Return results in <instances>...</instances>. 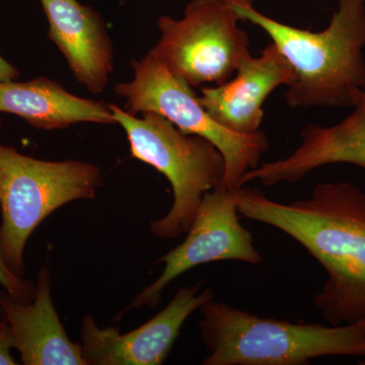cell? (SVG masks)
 <instances>
[{"label":"cell","mask_w":365,"mask_h":365,"mask_svg":"<svg viewBox=\"0 0 365 365\" xmlns=\"http://www.w3.org/2000/svg\"><path fill=\"white\" fill-rule=\"evenodd\" d=\"M235 192L220 185L203 196L186 239L158 259L162 274L134 297L128 309L157 307L165 287L199 265L227 260L260 265L263 257L253 235L240 222Z\"/></svg>","instance_id":"obj_8"},{"label":"cell","mask_w":365,"mask_h":365,"mask_svg":"<svg viewBox=\"0 0 365 365\" xmlns=\"http://www.w3.org/2000/svg\"><path fill=\"white\" fill-rule=\"evenodd\" d=\"M0 113L16 115L44 130L91 122L117 124L109 105L72 95L52 79L0 83Z\"/></svg>","instance_id":"obj_14"},{"label":"cell","mask_w":365,"mask_h":365,"mask_svg":"<svg viewBox=\"0 0 365 365\" xmlns=\"http://www.w3.org/2000/svg\"><path fill=\"white\" fill-rule=\"evenodd\" d=\"M240 215L302 245L328 278L314 297L334 326L365 319V192L349 182L316 185L309 198L280 203L258 188L235 190Z\"/></svg>","instance_id":"obj_1"},{"label":"cell","mask_w":365,"mask_h":365,"mask_svg":"<svg viewBox=\"0 0 365 365\" xmlns=\"http://www.w3.org/2000/svg\"><path fill=\"white\" fill-rule=\"evenodd\" d=\"M117 124L126 132L131 157L167 178L174 201L167 215L150 222L151 235L174 240L188 232L207 192L222 185L225 163L207 139L182 133L167 118L153 112L141 117L109 105Z\"/></svg>","instance_id":"obj_4"},{"label":"cell","mask_w":365,"mask_h":365,"mask_svg":"<svg viewBox=\"0 0 365 365\" xmlns=\"http://www.w3.org/2000/svg\"><path fill=\"white\" fill-rule=\"evenodd\" d=\"M232 4L191 0L180 20L160 16V39L150 52L192 88L222 85L251 54L248 34L240 28Z\"/></svg>","instance_id":"obj_7"},{"label":"cell","mask_w":365,"mask_h":365,"mask_svg":"<svg viewBox=\"0 0 365 365\" xmlns=\"http://www.w3.org/2000/svg\"><path fill=\"white\" fill-rule=\"evenodd\" d=\"M20 76V72L14 66L0 56V83L16 81Z\"/></svg>","instance_id":"obj_17"},{"label":"cell","mask_w":365,"mask_h":365,"mask_svg":"<svg viewBox=\"0 0 365 365\" xmlns=\"http://www.w3.org/2000/svg\"><path fill=\"white\" fill-rule=\"evenodd\" d=\"M0 285L9 294L23 302H32L35 297L36 285L25 277L16 275L0 256Z\"/></svg>","instance_id":"obj_15"},{"label":"cell","mask_w":365,"mask_h":365,"mask_svg":"<svg viewBox=\"0 0 365 365\" xmlns=\"http://www.w3.org/2000/svg\"><path fill=\"white\" fill-rule=\"evenodd\" d=\"M0 314L6 322L11 344L25 365H86L81 344L69 339L55 309L47 267L38 274L32 302L0 292Z\"/></svg>","instance_id":"obj_12"},{"label":"cell","mask_w":365,"mask_h":365,"mask_svg":"<svg viewBox=\"0 0 365 365\" xmlns=\"http://www.w3.org/2000/svg\"><path fill=\"white\" fill-rule=\"evenodd\" d=\"M11 333L4 319H0V365L18 364L13 356Z\"/></svg>","instance_id":"obj_16"},{"label":"cell","mask_w":365,"mask_h":365,"mask_svg":"<svg viewBox=\"0 0 365 365\" xmlns=\"http://www.w3.org/2000/svg\"><path fill=\"white\" fill-rule=\"evenodd\" d=\"M0 127H1V120H0Z\"/></svg>","instance_id":"obj_18"},{"label":"cell","mask_w":365,"mask_h":365,"mask_svg":"<svg viewBox=\"0 0 365 365\" xmlns=\"http://www.w3.org/2000/svg\"><path fill=\"white\" fill-rule=\"evenodd\" d=\"M40 1L49 24L48 39L66 57L74 78L91 93H103L114 71V53L101 14L78 0Z\"/></svg>","instance_id":"obj_13"},{"label":"cell","mask_w":365,"mask_h":365,"mask_svg":"<svg viewBox=\"0 0 365 365\" xmlns=\"http://www.w3.org/2000/svg\"><path fill=\"white\" fill-rule=\"evenodd\" d=\"M351 98L352 112L345 119L332 126L307 125L300 132L299 145L289 155L260 163L242 176V185L295 184L319 168L338 163L365 170V91H355Z\"/></svg>","instance_id":"obj_10"},{"label":"cell","mask_w":365,"mask_h":365,"mask_svg":"<svg viewBox=\"0 0 365 365\" xmlns=\"http://www.w3.org/2000/svg\"><path fill=\"white\" fill-rule=\"evenodd\" d=\"M215 297L212 288L184 287L157 316L129 333L100 328L91 316L81 323V348L86 365H160L165 361L182 325Z\"/></svg>","instance_id":"obj_9"},{"label":"cell","mask_w":365,"mask_h":365,"mask_svg":"<svg viewBox=\"0 0 365 365\" xmlns=\"http://www.w3.org/2000/svg\"><path fill=\"white\" fill-rule=\"evenodd\" d=\"M292 67L278 48L266 46L259 56L249 54L222 85L201 88L199 102L218 124L241 134L260 131L263 105L281 86L292 83Z\"/></svg>","instance_id":"obj_11"},{"label":"cell","mask_w":365,"mask_h":365,"mask_svg":"<svg viewBox=\"0 0 365 365\" xmlns=\"http://www.w3.org/2000/svg\"><path fill=\"white\" fill-rule=\"evenodd\" d=\"M204 365H304L326 356L365 359V319L327 327L262 318L210 299L200 307Z\"/></svg>","instance_id":"obj_3"},{"label":"cell","mask_w":365,"mask_h":365,"mask_svg":"<svg viewBox=\"0 0 365 365\" xmlns=\"http://www.w3.org/2000/svg\"><path fill=\"white\" fill-rule=\"evenodd\" d=\"M132 68L134 78L115 86V93L126 100L125 111L135 116L138 113H158L182 133L207 139L225 160L222 186L232 191L241 188L242 176L258 167L269 150L267 135L261 130L235 133L218 124L200 104L193 88L173 74L150 51L139 61H132Z\"/></svg>","instance_id":"obj_6"},{"label":"cell","mask_w":365,"mask_h":365,"mask_svg":"<svg viewBox=\"0 0 365 365\" xmlns=\"http://www.w3.org/2000/svg\"><path fill=\"white\" fill-rule=\"evenodd\" d=\"M242 21L261 28L292 69L284 98L292 109L351 108L365 91V0H338L330 24L312 32L257 11L254 0H234Z\"/></svg>","instance_id":"obj_2"},{"label":"cell","mask_w":365,"mask_h":365,"mask_svg":"<svg viewBox=\"0 0 365 365\" xmlns=\"http://www.w3.org/2000/svg\"><path fill=\"white\" fill-rule=\"evenodd\" d=\"M101 185L97 165L37 160L0 143V256L7 267L25 277L26 245L36 228L66 204L95 198Z\"/></svg>","instance_id":"obj_5"}]
</instances>
